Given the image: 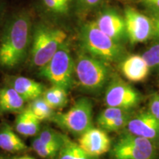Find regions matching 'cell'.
<instances>
[{
    "label": "cell",
    "mask_w": 159,
    "mask_h": 159,
    "mask_svg": "<svg viewBox=\"0 0 159 159\" xmlns=\"http://www.w3.org/2000/svg\"><path fill=\"white\" fill-rule=\"evenodd\" d=\"M95 22L101 31L116 42L121 43L127 37L124 18L116 12H102L97 16Z\"/></svg>",
    "instance_id": "7c38bea8"
},
{
    "label": "cell",
    "mask_w": 159,
    "mask_h": 159,
    "mask_svg": "<svg viewBox=\"0 0 159 159\" xmlns=\"http://www.w3.org/2000/svg\"><path fill=\"white\" fill-rule=\"evenodd\" d=\"M66 38V33L63 30L46 24L38 25L32 35V64L39 69L47 64L61 46L65 43Z\"/></svg>",
    "instance_id": "3957f363"
},
{
    "label": "cell",
    "mask_w": 159,
    "mask_h": 159,
    "mask_svg": "<svg viewBox=\"0 0 159 159\" xmlns=\"http://www.w3.org/2000/svg\"><path fill=\"white\" fill-rule=\"evenodd\" d=\"M128 133L153 142L159 138V121L149 111L132 116L126 126Z\"/></svg>",
    "instance_id": "8fae6325"
},
{
    "label": "cell",
    "mask_w": 159,
    "mask_h": 159,
    "mask_svg": "<svg viewBox=\"0 0 159 159\" xmlns=\"http://www.w3.org/2000/svg\"><path fill=\"white\" fill-rule=\"evenodd\" d=\"M38 137L46 144L61 148L63 144L64 135L60 134L52 128H45L39 132Z\"/></svg>",
    "instance_id": "603a6c76"
},
{
    "label": "cell",
    "mask_w": 159,
    "mask_h": 159,
    "mask_svg": "<svg viewBox=\"0 0 159 159\" xmlns=\"http://www.w3.org/2000/svg\"><path fill=\"white\" fill-rule=\"evenodd\" d=\"M149 111L157 120L159 121V94H155L150 97Z\"/></svg>",
    "instance_id": "4316f807"
},
{
    "label": "cell",
    "mask_w": 159,
    "mask_h": 159,
    "mask_svg": "<svg viewBox=\"0 0 159 159\" xmlns=\"http://www.w3.org/2000/svg\"><path fill=\"white\" fill-rule=\"evenodd\" d=\"M75 159H99V158L87 154L77 144L75 147Z\"/></svg>",
    "instance_id": "f1b7e54d"
},
{
    "label": "cell",
    "mask_w": 159,
    "mask_h": 159,
    "mask_svg": "<svg viewBox=\"0 0 159 159\" xmlns=\"http://www.w3.org/2000/svg\"><path fill=\"white\" fill-rule=\"evenodd\" d=\"M39 75L52 85L69 91L74 83L75 61L69 46L63 43L47 64L39 69Z\"/></svg>",
    "instance_id": "5b68a950"
},
{
    "label": "cell",
    "mask_w": 159,
    "mask_h": 159,
    "mask_svg": "<svg viewBox=\"0 0 159 159\" xmlns=\"http://www.w3.org/2000/svg\"><path fill=\"white\" fill-rule=\"evenodd\" d=\"M75 74L80 85L89 92H99L110 77L108 63L82 52L75 61Z\"/></svg>",
    "instance_id": "277c9868"
},
{
    "label": "cell",
    "mask_w": 159,
    "mask_h": 159,
    "mask_svg": "<svg viewBox=\"0 0 159 159\" xmlns=\"http://www.w3.org/2000/svg\"><path fill=\"white\" fill-rule=\"evenodd\" d=\"M111 155L113 159H153L156 147L150 139L128 133L113 146Z\"/></svg>",
    "instance_id": "52a82bcc"
},
{
    "label": "cell",
    "mask_w": 159,
    "mask_h": 159,
    "mask_svg": "<svg viewBox=\"0 0 159 159\" xmlns=\"http://www.w3.org/2000/svg\"><path fill=\"white\" fill-rule=\"evenodd\" d=\"M0 149L8 152L25 151L27 146L8 125L0 128Z\"/></svg>",
    "instance_id": "e0dca14e"
},
{
    "label": "cell",
    "mask_w": 159,
    "mask_h": 159,
    "mask_svg": "<svg viewBox=\"0 0 159 159\" xmlns=\"http://www.w3.org/2000/svg\"><path fill=\"white\" fill-rule=\"evenodd\" d=\"M13 159H34V158H31V157H29V156H22V157H19V158H15Z\"/></svg>",
    "instance_id": "1f68e13d"
},
{
    "label": "cell",
    "mask_w": 159,
    "mask_h": 159,
    "mask_svg": "<svg viewBox=\"0 0 159 159\" xmlns=\"http://www.w3.org/2000/svg\"><path fill=\"white\" fill-rule=\"evenodd\" d=\"M132 116V111H129L127 114L118 117V118L105 125L101 129L105 131H108V132H114V131L121 130V129L124 128L127 126L129 120H130Z\"/></svg>",
    "instance_id": "cb8c5ba5"
},
{
    "label": "cell",
    "mask_w": 159,
    "mask_h": 159,
    "mask_svg": "<svg viewBox=\"0 0 159 159\" xmlns=\"http://www.w3.org/2000/svg\"><path fill=\"white\" fill-rule=\"evenodd\" d=\"M31 20L21 13L6 24L0 41V66L13 69L23 63L31 43Z\"/></svg>",
    "instance_id": "6da1fadb"
},
{
    "label": "cell",
    "mask_w": 159,
    "mask_h": 159,
    "mask_svg": "<svg viewBox=\"0 0 159 159\" xmlns=\"http://www.w3.org/2000/svg\"><path fill=\"white\" fill-rule=\"evenodd\" d=\"M102 0H78L79 4L83 8L90 10L96 7Z\"/></svg>",
    "instance_id": "83f0119b"
},
{
    "label": "cell",
    "mask_w": 159,
    "mask_h": 159,
    "mask_svg": "<svg viewBox=\"0 0 159 159\" xmlns=\"http://www.w3.org/2000/svg\"><path fill=\"white\" fill-rule=\"evenodd\" d=\"M0 159H3L2 158H1V157H0Z\"/></svg>",
    "instance_id": "d6a6232c"
},
{
    "label": "cell",
    "mask_w": 159,
    "mask_h": 159,
    "mask_svg": "<svg viewBox=\"0 0 159 159\" xmlns=\"http://www.w3.org/2000/svg\"><path fill=\"white\" fill-rule=\"evenodd\" d=\"M10 85L14 89L25 101H31L41 97L45 90L42 83L24 76L13 77Z\"/></svg>",
    "instance_id": "5bb4252c"
},
{
    "label": "cell",
    "mask_w": 159,
    "mask_h": 159,
    "mask_svg": "<svg viewBox=\"0 0 159 159\" xmlns=\"http://www.w3.org/2000/svg\"><path fill=\"white\" fill-rule=\"evenodd\" d=\"M129 111H127L119 108H114V107H108V108L104 109L97 116V125L100 127V128H102L105 125L118 118V117L127 114Z\"/></svg>",
    "instance_id": "7402d4cb"
},
{
    "label": "cell",
    "mask_w": 159,
    "mask_h": 159,
    "mask_svg": "<svg viewBox=\"0 0 159 159\" xmlns=\"http://www.w3.org/2000/svg\"><path fill=\"white\" fill-rule=\"evenodd\" d=\"M27 108H29L41 122L44 120H50L55 114L54 109L49 106L42 96L31 100Z\"/></svg>",
    "instance_id": "d6986e66"
},
{
    "label": "cell",
    "mask_w": 159,
    "mask_h": 159,
    "mask_svg": "<svg viewBox=\"0 0 159 159\" xmlns=\"http://www.w3.org/2000/svg\"><path fill=\"white\" fill-rule=\"evenodd\" d=\"M32 148L38 156L43 159H55L58 155L61 148L47 144L43 142L39 137L32 142Z\"/></svg>",
    "instance_id": "44dd1931"
},
{
    "label": "cell",
    "mask_w": 159,
    "mask_h": 159,
    "mask_svg": "<svg viewBox=\"0 0 159 159\" xmlns=\"http://www.w3.org/2000/svg\"><path fill=\"white\" fill-rule=\"evenodd\" d=\"M150 68H159V43L152 45L142 55Z\"/></svg>",
    "instance_id": "484cf974"
},
{
    "label": "cell",
    "mask_w": 159,
    "mask_h": 159,
    "mask_svg": "<svg viewBox=\"0 0 159 159\" xmlns=\"http://www.w3.org/2000/svg\"><path fill=\"white\" fill-rule=\"evenodd\" d=\"M124 19L127 38L133 44L144 42L153 35L152 21L136 9L127 7Z\"/></svg>",
    "instance_id": "9c48e42d"
},
{
    "label": "cell",
    "mask_w": 159,
    "mask_h": 159,
    "mask_svg": "<svg viewBox=\"0 0 159 159\" xmlns=\"http://www.w3.org/2000/svg\"><path fill=\"white\" fill-rule=\"evenodd\" d=\"M152 24H153V35L159 40V12L156 13Z\"/></svg>",
    "instance_id": "4dcf8cb0"
},
{
    "label": "cell",
    "mask_w": 159,
    "mask_h": 159,
    "mask_svg": "<svg viewBox=\"0 0 159 159\" xmlns=\"http://www.w3.org/2000/svg\"><path fill=\"white\" fill-rule=\"evenodd\" d=\"M77 145L87 154L99 158L111 150V142L105 130L92 127L80 136Z\"/></svg>",
    "instance_id": "30bf717a"
},
{
    "label": "cell",
    "mask_w": 159,
    "mask_h": 159,
    "mask_svg": "<svg viewBox=\"0 0 159 159\" xmlns=\"http://www.w3.org/2000/svg\"><path fill=\"white\" fill-rule=\"evenodd\" d=\"M80 41L83 52L105 62H117L124 57L125 49L121 43L101 31L95 21L81 27Z\"/></svg>",
    "instance_id": "7a4b0ae2"
},
{
    "label": "cell",
    "mask_w": 159,
    "mask_h": 159,
    "mask_svg": "<svg viewBox=\"0 0 159 159\" xmlns=\"http://www.w3.org/2000/svg\"><path fill=\"white\" fill-rule=\"evenodd\" d=\"M76 143L71 141L64 136L63 144L60 149L57 159H75V147Z\"/></svg>",
    "instance_id": "d4e9b609"
},
{
    "label": "cell",
    "mask_w": 159,
    "mask_h": 159,
    "mask_svg": "<svg viewBox=\"0 0 159 159\" xmlns=\"http://www.w3.org/2000/svg\"><path fill=\"white\" fill-rule=\"evenodd\" d=\"M104 101L108 107L132 111L140 103L141 94L134 87L116 78L108 83Z\"/></svg>",
    "instance_id": "ba28073f"
},
{
    "label": "cell",
    "mask_w": 159,
    "mask_h": 159,
    "mask_svg": "<svg viewBox=\"0 0 159 159\" xmlns=\"http://www.w3.org/2000/svg\"><path fill=\"white\" fill-rule=\"evenodd\" d=\"M92 115V102L83 97L77 99L66 112L55 113L50 120L63 130L80 136L93 127Z\"/></svg>",
    "instance_id": "8992f818"
},
{
    "label": "cell",
    "mask_w": 159,
    "mask_h": 159,
    "mask_svg": "<svg viewBox=\"0 0 159 159\" xmlns=\"http://www.w3.org/2000/svg\"><path fill=\"white\" fill-rule=\"evenodd\" d=\"M150 69L142 55H130L126 57L121 64V70L125 78L135 83L146 79Z\"/></svg>",
    "instance_id": "4fadbf2b"
},
{
    "label": "cell",
    "mask_w": 159,
    "mask_h": 159,
    "mask_svg": "<svg viewBox=\"0 0 159 159\" xmlns=\"http://www.w3.org/2000/svg\"><path fill=\"white\" fill-rule=\"evenodd\" d=\"M41 121L31 112L25 108L16 118L14 128L18 134L25 136H34L40 132Z\"/></svg>",
    "instance_id": "9a60e30c"
},
{
    "label": "cell",
    "mask_w": 159,
    "mask_h": 159,
    "mask_svg": "<svg viewBox=\"0 0 159 159\" xmlns=\"http://www.w3.org/2000/svg\"><path fill=\"white\" fill-rule=\"evenodd\" d=\"M46 11L55 16H65L70 11L72 0H41Z\"/></svg>",
    "instance_id": "ffe728a7"
},
{
    "label": "cell",
    "mask_w": 159,
    "mask_h": 159,
    "mask_svg": "<svg viewBox=\"0 0 159 159\" xmlns=\"http://www.w3.org/2000/svg\"><path fill=\"white\" fill-rule=\"evenodd\" d=\"M26 101L11 85L0 89V113H19Z\"/></svg>",
    "instance_id": "2e32d148"
},
{
    "label": "cell",
    "mask_w": 159,
    "mask_h": 159,
    "mask_svg": "<svg viewBox=\"0 0 159 159\" xmlns=\"http://www.w3.org/2000/svg\"><path fill=\"white\" fill-rule=\"evenodd\" d=\"M143 2L150 9L156 13L159 12V0H143Z\"/></svg>",
    "instance_id": "f546056e"
},
{
    "label": "cell",
    "mask_w": 159,
    "mask_h": 159,
    "mask_svg": "<svg viewBox=\"0 0 159 159\" xmlns=\"http://www.w3.org/2000/svg\"><path fill=\"white\" fill-rule=\"evenodd\" d=\"M66 89L58 85H52L45 89L43 93V98L53 109L62 108L68 102V94Z\"/></svg>",
    "instance_id": "ac0fdd59"
}]
</instances>
